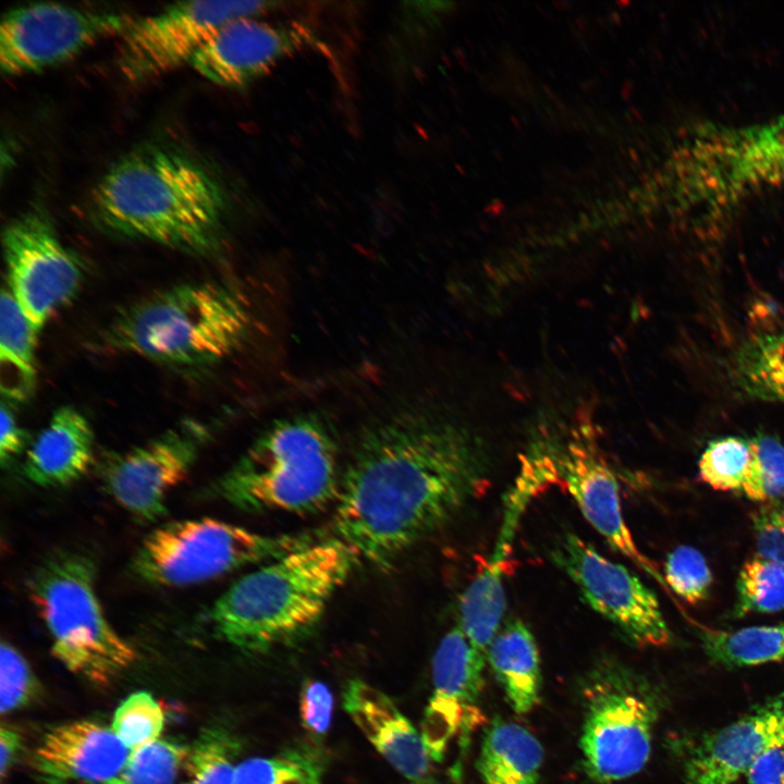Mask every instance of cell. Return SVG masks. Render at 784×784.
I'll return each instance as SVG.
<instances>
[{
	"instance_id": "obj_26",
	"label": "cell",
	"mask_w": 784,
	"mask_h": 784,
	"mask_svg": "<svg viewBox=\"0 0 784 784\" xmlns=\"http://www.w3.org/2000/svg\"><path fill=\"white\" fill-rule=\"evenodd\" d=\"M735 378L748 395L784 403V331L744 345L736 357Z\"/></svg>"
},
{
	"instance_id": "obj_39",
	"label": "cell",
	"mask_w": 784,
	"mask_h": 784,
	"mask_svg": "<svg viewBox=\"0 0 784 784\" xmlns=\"http://www.w3.org/2000/svg\"><path fill=\"white\" fill-rule=\"evenodd\" d=\"M23 736L16 727L1 724L0 727V774L4 779L23 748Z\"/></svg>"
},
{
	"instance_id": "obj_38",
	"label": "cell",
	"mask_w": 784,
	"mask_h": 784,
	"mask_svg": "<svg viewBox=\"0 0 784 784\" xmlns=\"http://www.w3.org/2000/svg\"><path fill=\"white\" fill-rule=\"evenodd\" d=\"M744 777L746 784H784V745L760 757Z\"/></svg>"
},
{
	"instance_id": "obj_13",
	"label": "cell",
	"mask_w": 784,
	"mask_h": 784,
	"mask_svg": "<svg viewBox=\"0 0 784 784\" xmlns=\"http://www.w3.org/2000/svg\"><path fill=\"white\" fill-rule=\"evenodd\" d=\"M208 436L185 421L111 462L105 474L108 493L139 520L158 519L170 492L189 474Z\"/></svg>"
},
{
	"instance_id": "obj_8",
	"label": "cell",
	"mask_w": 784,
	"mask_h": 784,
	"mask_svg": "<svg viewBox=\"0 0 784 784\" xmlns=\"http://www.w3.org/2000/svg\"><path fill=\"white\" fill-rule=\"evenodd\" d=\"M307 535H266L204 517L164 524L140 543L132 571L163 587L200 584L314 543Z\"/></svg>"
},
{
	"instance_id": "obj_35",
	"label": "cell",
	"mask_w": 784,
	"mask_h": 784,
	"mask_svg": "<svg viewBox=\"0 0 784 784\" xmlns=\"http://www.w3.org/2000/svg\"><path fill=\"white\" fill-rule=\"evenodd\" d=\"M751 522L758 556L784 566V500L763 503Z\"/></svg>"
},
{
	"instance_id": "obj_21",
	"label": "cell",
	"mask_w": 784,
	"mask_h": 784,
	"mask_svg": "<svg viewBox=\"0 0 784 784\" xmlns=\"http://www.w3.org/2000/svg\"><path fill=\"white\" fill-rule=\"evenodd\" d=\"M487 661L514 712L526 714L540 701L541 662L537 641L518 618L503 623L487 651Z\"/></svg>"
},
{
	"instance_id": "obj_20",
	"label": "cell",
	"mask_w": 784,
	"mask_h": 784,
	"mask_svg": "<svg viewBox=\"0 0 784 784\" xmlns=\"http://www.w3.org/2000/svg\"><path fill=\"white\" fill-rule=\"evenodd\" d=\"M93 456L94 432L89 421L73 406H62L27 450L23 473L39 487L65 486L87 471Z\"/></svg>"
},
{
	"instance_id": "obj_34",
	"label": "cell",
	"mask_w": 784,
	"mask_h": 784,
	"mask_svg": "<svg viewBox=\"0 0 784 784\" xmlns=\"http://www.w3.org/2000/svg\"><path fill=\"white\" fill-rule=\"evenodd\" d=\"M40 685L24 656L10 642L0 646V711L26 707L38 696Z\"/></svg>"
},
{
	"instance_id": "obj_1",
	"label": "cell",
	"mask_w": 784,
	"mask_h": 784,
	"mask_svg": "<svg viewBox=\"0 0 784 784\" xmlns=\"http://www.w3.org/2000/svg\"><path fill=\"white\" fill-rule=\"evenodd\" d=\"M489 476L486 445L462 422L422 409L392 414L366 429L342 471L333 538L391 567L481 497Z\"/></svg>"
},
{
	"instance_id": "obj_12",
	"label": "cell",
	"mask_w": 784,
	"mask_h": 784,
	"mask_svg": "<svg viewBox=\"0 0 784 784\" xmlns=\"http://www.w3.org/2000/svg\"><path fill=\"white\" fill-rule=\"evenodd\" d=\"M2 247L8 287L39 331L77 294L84 278L82 264L38 209L27 210L5 225Z\"/></svg>"
},
{
	"instance_id": "obj_11",
	"label": "cell",
	"mask_w": 784,
	"mask_h": 784,
	"mask_svg": "<svg viewBox=\"0 0 784 784\" xmlns=\"http://www.w3.org/2000/svg\"><path fill=\"white\" fill-rule=\"evenodd\" d=\"M135 17L123 12L38 2L8 11L0 25V68L5 75L64 62L94 42L122 35Z\"/></svg>"
},
{
	"instance_id": "obj_15",
	"label": "cell",
	"mask_w": 784,
	"mask_h": 784,
	"mask_svg": "<svg viewBox=\"0 0 784 784\" xmlns=\"http://www.w3.org/2000/svg\"><path fill=\"white\" fill-rule=\"evenodd\" d=\"M781 745L784 690L700 735L684 756V784H734L760 757Z\"/></svg>"
},
{
	"instance_id": "obj_31",
	"label": "cell",
	"mask_w": 784,
	"mask_h": 784,
	"mask_svg": "<svg viewBox=\"0 0 784 784\" xmlns=\"http://www.w3.org/2000/svg\"><path fill=\"white\" fill-rule=\"evenodd\" d=\"M110 727L133 752L159 739L164 727V712L149 693L136 691L119 705Z\"/></svg>"
},
{
	"instance_id": "obj_22",
	"label": "cell",
	"mask_w": 784,
	"mask_h": 784,
	"mask_svg": "<svg viewBox=\"0 0 784 784\" xmlns=\"http://www.w3.org/2000/svg\"><path fill=\"white\" fill-rule=\"evenodd\" d=\"M544 752L525 726L502 719L487 727L476 768L482 784H538Z\"/></svg>"
},
{
	"instance_id": "obj_4",
	"label": "cell",
	"mask_w": 784,
	"mask_h": 784,
	"mask_svg": "<svg viewBox=\"0 0 784 784\" xmlns=\"http://www.w3.org/2000/svg\"><path fill=\"white\" fill-rule=\"evenodd\" d=\"M342 471L333 437L315 415L275 421L217 481L219 498L249 512L317 513L335 503Z\"/></svg>"
},
{
	"instance_id": "obj_19",
	"label": "cell",
	"mask_w": 784,
	"mask_h": 784,
	"mask_svg": "<svg viewBox=\"0 0 784 784\" xmlns=\"http://www.w3.org/2000/svg\"><path fill=\"white\" fill-rule=\"evenodd\" d=\"M343 707L375 749L409 784H439L421 733L387 694L362 679H352L343 691Z\"/></svg>"
},
{
	"instance_id": "obj_37",
	"label": "cell",
	"mask_w": 784,
	"mask_h": 784,
	"mask_svg": "<svg viewBox=\"0 0 784 784\" xmlns=\"http://www.w3.org/2000/svg\"><path fill=\"white\" fill-rule=\"evenodd\" d=\"M0 462L4 466L12 462L25 448L26 433L19 425L14 413L2 402L0 411Z\"/></svg>"
},
{
	"instance_id": "obj_3",
	"label": "cell",
	"mask_w": 784,
	"mask_h": 784,
	"mask_svg": "<svg viewBox=\"0 0 784 784\" xmlns=\"http://www.w3.org/2000/svg\"><path fill=\"white\" fill-rule=\"evenodd\" d=\"M359 561L333 537L296 549L230 586L210 609L211 627L247 653L295 640L318 624Z\"/></svg>"
},
{
	"instance_id": "obj_5",
	"label": "cell",
	"mask_w": 784,
	"mask_h": 784,
	"mask_svg": "<svg viewBox=\"0 0 784 784\" xmlns=\"http://www.w3.org/2000/svg\"><path fill=\"white\" fill-rule=\"evenodd\" d=\"M247 313L235 294L211 282L184 283L123 308L101 341L114 352L175 366L226 357L241 343Z\"/></svg>"
},
{
	"instance_id": "obj_23",
	"label": "cell",
	"mask_w": 784,
	"mask_h": 784,
	"mask_svg": "<svg viewBox=\"0 0 784 784\" xmlns=\"http://www.w3.org/2000/svg\"><path fill=\"white\" fill-rule=\"evenodd\" d=\"M37 330L25 316L8 286L0 301V383L12 401L27 400L35 388Z\"/></svg>"
},
{
	"instance_id": "obj_7",
	"label": "cell",
	"mask_w": 784,
	"mask_h": 784,
	"mask_svg": "<svg viewBox=\"0 0 784 784\" xmlns=\"http://www.w3.org/2000/svg\"><path fill=\"white\" fill-rule=\"evenodd\" d=\"M583 768L599 784L638 774L648 763L661 699L640 673L614 658H601L581 681Z\"/></svg>"
},
{
	"instance_id": "obj_9",
	"label": "cell",
	"mask_w": 784,
	"mask_h": 784,
	"mask_svg": "<svg viewBox=\"0 0 784 784\" xmlns=\"http://www.w3.org/2000/svg\"><path fill=\"white\" fill-rule=\"evenodd\" d=\"M550 554L583 600L629 644L648 648L671 642L672 633L658 597L630 569L573 532H565Z\"/></svg>"
},
{
	"instance_id": "obj_29",
	"label": "cell",
	"mask_w": 784,
	"mask_h": 784,
	"mask_svg": "<svg viewBox=\"0 0 784 784\" xmlns=\"http://www.w3.org/2000/svg\"><path fill=\"white\" fill-rule=\"evenodd\" d=\"M188 747L158 739L133 751L123 769L106 784H174Z\"/></svg>"
},
{
	"instance_id": "obj_32",
	"label": "cell",
	"mask_w": 784,
	"mask_h": 784,
	"mask_svg": "<svg viewBox=\"0 0 784 784\" xmlns=\"http://www.w3.org/2000/svg\"><path fill=\"white\" fill-rule=\"evenodd\" d=\"M751 462L739 492L758 502L784 498V445L773 437L758 434L749 440Z\"/></svg>"
},
{
	"instance_id": "obj_6",
	"label": "cell",
	"mask_w": 784,
	"mask_h": 784,
	"mask_svg": "<svg viewBox=\"0 0 784 784\" xmlns=\"http://www.w3.org/2000/svg\"><path fill=\"white\" fill-rule=\"evenodd\" d=\"M93 561L76 552L53 554L28 583L30 601L68 671L106 686L136 660V651L107 620L95 587Z\"/></svg>"
},
{
	"instance_id": "obj_30",
	"label": "cell",
	"mask_w": 784,
	"mask_h": 784,
	"mask_svg": "<svg viewBox=\"0 0 784 784\" xmlns=\"http://www.w3.org/2000/svg\"><path fill=\"white\" fill-rule=\"evenodd\" d=\"M751 462L749 440L722 437L708 443L699 460V478L720 491H740Z\"/></svg>"
},
{
	"instance_id": "obj_36",
	"label": "cell",
	"mask_w": 784,
	"mask_h": 784,
	"mask_svg": "<svg viewBox=\"0 0 784 784\" xmlns=\"http://www.w3.org/2000/svg\"><path fill=\"white\" fill-rule=\"evenodd\" d=\"M333 711V696L329 687L319 681H306L299 694V713L303 726L315 737L329 731Z\"/></svg>"
},
{
	"instance_id": "obj_2",
	"label": "cell",
	"mask_w": 784,
	"mask_h": 784,
	"mask_svg": "<svg viewBox=\"0 0 784 784\" xmlns=\"http://www.w3.org/2000/svg\"><path fill=\"white\" fill-rule=\"evenodd\" d=\"M91 209L111 233L204 256L221 243L226 196L196 159L147 144L106 171L91 193Z\"/></svg>"
},
{
	"instance_id": "obj_16",
	"label": "cell",
	"mask_w": 784,
	"mask_h": 784,
	"mask_svg": "<svg viewBox=\"0 0 784 784\" xmlns=\"http://www.w3.org/2000/svg\"><path fill=\"white\" fill-rule=\"evenodd\" d=\"M558 477L586 520L609 546L666 587L657 566L637 548L623 517L620 486L610 465L585 441H571L549 458Z\"/></svg>"
},
{
	"instance_id": "obj_27",
	"label": "cell",
	"mask_w": 784,
	"mask_h": 784,
	"mask_svg": "<svg viewBox=\"0 0 784 784\" xmlns=\"http://www.w3.org/2000/svg\"><path fill=\"white\" fill-rule=\"evenodd\" d=\"M241 748L240 739L228 728L205 727L188 748L183 784H232Z\"/></svg>"
},
{
	"instance_id": "obj_24",
	"label": "cell",
	"mask_w": 784,
	"mask_h": 784,
	"mask_svg": "<svg viewBox=\"0 0 784 784\" xmlns=\"http://www.w3.org/2000/svg\"><path fill=\"white\" fill-rule=\"evenodd\" d=\"M700 641L712 662L728 669L780 662L784 660V622L736 630H705Z\"/></svg>"
},
{
	"instance_id": "obj_25",
	"label": "cell",
	"mask_w": 784,
	"mask_h": 784,
	"mask_svg": "<svg viewBox=\"0 0 784 784\" xmlns=\"http://www.w3.org/2000/svg\"><path fill=\"white\" fill-rule=\"evenodd\" d=\"M327 757L314 743L290 745L237 764L232 784H323Z\"/></svg>"
},
{
	"instance_id": "obj_33",
	"label": "cell",
	"mask_w": 784,
	"mask_h": 784,
	"mask_svg": "<svg viewBox=\"0 0 784 784\" xmlns=\"http://www.w3.org/2000/svg\"><path fill=\"white\" fill-rule=\"evenodd\" d=\"M663 577L665 585L690 604L707 599L713 580L707 560L690 546H679L669 553Z\"/></svg>"
},
{
	"instance_id": "obj_18",
	"label": "cell",
	"mask_w": 784,
	"mask_h": 784,
	"mask_svg": "<svg viewBox=\"0 0 784 784\" xmlns=\"http://www.w3.org/2000/svg\"><path fill=\"white\" fill-rule=\"evenodd\" d=\"M131 754L111 727L78 720L54 726L44 736L33 768L42 784H106Z\"/></svg>"
},
{
	"instance_id": "obj_14",
	"label": "cell",
	"mask_w": 784,
	"mask_h": 784,
	"mask_svg": "<svg viewBox=\"0 0 784 784\" xmlns=\"http://www.w3.org/2000/svg\"><path fill=\"white\" fill-rule=\"evenodd\" d=\"M486 660L458 626L439 642L431 662L433 691L420 732L432 761L443 759L453 737L471 732L480 723L477 701Z\"/></svg>"
},
{
	"instance_id": "obj_10",
	"label": "cell",
	"mask_w": 784,
	"mask_h": 784,
	"mask_svg": "<svg viewBox=\"0 0 784 784\" xmlns=\"http://www.w3.org/2000/svg\"><path fill=\"white\" fill-rule=\"evenodd\" d=\"M266 1H186L135 21L121 35L117 63L130 81L160 76L189 63L222 25L269 10Z\"/></svg>"
},
{
	"instance_id": "obj_17",
	"label": "cell",
	"mask_w": 784,
	"mask_h": 784,
	"mask_svg": "<svg viewBox=\"0 0 784 784\" xmlns=\"http://www.w3.org/2000/svg\"><path fill=\"white\" fill-rule=\"evenodd\" d=\"M314 40L302 27L279 26L253 19L233 20L197 50L189 64L206 79L224 87H243L275 63Z\"/></svg>"
},
{
	"instance_id": "obj_28",
	"label": "cell",
	"mask_w": 784,
	"mask_h": 784,
	"mask_svg": "<svg viewBox=\"0 0 784 784\" xmlns=\"http://www.w3.org/2000/svg\"><path fill=\"white\" fill-rule=\"evenodd\" d=\"M784 610V566L761 559L748 560L736 581L735 616Z\"/></svg>"
}]
</instances>
